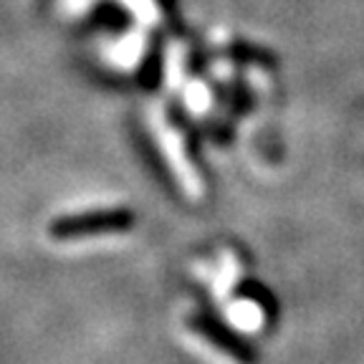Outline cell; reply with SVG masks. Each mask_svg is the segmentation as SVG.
<instances>
[{"mask_svg": "<svg viewBox=\"0 0 364 364\" xmlns=\"http://www.w3.org/2000/svg\"><path fill=\"white\" fill-rule=\"evenodd\" d=\"M132 228V213L129 210H97L84 213V215L58 218L51 225V235L58 240L84 238V235H99V233H122Z\"/></svg>", "mask_w": 364, "mask_h": 364, "instance_id": "6da1fadb", "label": "cell"}, {"mask_svg": "<svg viewBox=\"0 0 364 364\" xmlns=\"http://www.w3.org/2000/svg\"><path fill=\"white\" fill-rule=\"evenodd\" d=\"M152 127H154V136H157V142H159V149L165 152L167 162H170L172 172L177 175L180 185L185 188V193H190L193 198L200 195L203 185H200V177H198V172H195V167L190 165V157H188V152H185V144H182L180 134H177L170 122H167L165 117H159V114L152 117Z\"/></svg>", "mask_w": 364, "mask_h": 364, "instance_id": "7a4b0ae2", "label": "cell"}, {"mask_svg": "<svg viewBox=\"0 0 364 364\" xmlns=\"http://www.w3.org/2000/svg\"><path fill=\"white\" fill-rule=\"evenodd\" d=\"M188 326L200 336V339H205L210 347H215L218 352H223L225 357L233 359V362L256 364V352H253L245 341H240L230 329H225V326L218 324L213 316H208V314H195V316H190Z\"/></svg>", "mask_w": 364, "mask_h": 364, "instance_id": "3957f363", "label": "cell"}, {"mask_svg": "<svg viewBox=\"0 0 364 364\" xmlns=\"http://www.w3.org/2000/svg\"><path fill=\"white\" fill-rule=\"evenodd\" d=\"M139 53H142V41L136 38V36H132V38L122 41V43L114 48L112 58H114V63H119V66L129 68V66H134V63H136Z\"/></svg>", "mask_w": 364, "mask_h": 364, "instance_id": "277c9868", "label": "cell"}, {"mask_svg": "<svg viewBox=\"0 0 364 364\" xmlns=\"http://www.w3.org/2000/svg\"><path fill=\"white\" fill-rule=\"evenodd\" d=\"M89 3H91V0H66V6H68V11H71V13L86 11V8H89Z\"/></svg>", "mask_w": 364, "mask_h": 364, "instance_id": "5b68a950", "label": "cell"}]
</instances>
